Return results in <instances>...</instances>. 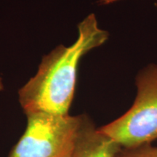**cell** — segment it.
I'll list each match as a JSON object with an SVG mask.
<instances>
[{"mask_svg": "<svg viewBox=\"0 0 157 157\" xmlns=\"http://www.w3.org/2000/svg\"><path fill=\"white\" fill-rule=\"evenodd\" d=\"M116 157H157V147L150 144L136 148H121Z\"/></svg>", "mask_w": 157, "mask_h": 157, "instance_id": "obj_5", "label": "cell"}, {"mask_svg": "<svg viewBox=\"0 0 157 157\" xmlns=\"http://www.w3.org/2000/svg\"><path fill=\"white\" fill-rule=\"evenodd\" d=\"M25 116L26 128L8 157H72L82 132L91 121L84 114L33 112Z\"/></svg>", "mask_w": 157, "mask_h": 157, "instance_id": "obj_2", "label": "cell"}, {"mask_svg": "<svg viewBox=\"0 0 157 157\" xmlns=\"http://www.w3.org/2000/svg\"><path fill=\"white\" fill-rule=\"evenodd\" d=\"M117 1H119V0H96L97 3L101 5H109V4H112Z\"/></svg>", "mask_w": 157, "mask_h": 157, "instance_id": "obj_6", "label": "cell"}, {"mask_svg": "<svg viewBox=\"0 0 157 157\" xmlns=\"http://www.w3.org/2000/svg\"><path fill=\"white\" fill-rule=\"evenodd\" d=\"M4 90V84L2 82V78L1 76H0V91H2Z\"/></svg>", "mask_w": 157, "mask_h": 157, "instance_id": "obj_7", "label": "cell"}, {"mask_svg": "<svg viewBox=\"0 0 157 157\" xmlns=\"http://www.w3.org/2000/svg\"><path fill=\"white\" fill-rule=\"evenodd\" d=\"M121 147L90 121L82 132L72 157H116Z\"/></svg>", "mask_w": 157, "mask_h": 157, "instance_id": "obj_4", "label": "cell"}, {"mask_svg": "<svg viewBox=\"0 0 157 157\" xmlns=\"http://www.w3.org/2000/svg\"><path fill=\"white\" fill-rule=\"evenodd\" d=\"M78 37L71 46L60 44L43 57L36 74L17 92L25 114L44 112L66 115L75 94L78 63L90 51L106 42L109 34L91 13L78 23Z\"/></svg>", "mask_w": 157, "mask_h": 157, "instance_id": "obj_1", "label": "cell"}, {"mask_svg": "<svg viewBox=\"0 0 157 157\" xmlns=\"http://www.w3.org/2000/svg\"><path fill=\"white\" fill-rule=\"evenodd\" d=\"M135 81L137 92L132 107L98 128L124 148L150 145L157 140V64L143 68Z\"/></svg>", "mask_w": 157, "mask_h": 157, "instance_id": "obj_3", "label": "cell"}]
</instances>
